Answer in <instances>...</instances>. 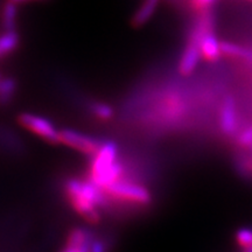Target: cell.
<instances>
[{
	"mask_svg": "<svg viewBox=\"0 0 252 252\" xmlns=\"http://www.w3.org/2000/svg\"><path fill=\"white\" fill-rule=\"evenodd\" d=\"M20 43V36L14 31H5L0 35V59L8 56L14 52Z\"/></svg>",
	"mask_w": 252,
	"mask_h": 252,
	"instance_id": "10",
	"label": "cell"
},
{
	"mask_svg": "<svg viewBox=\"0 0 252 252\" xmlns=\"http://www.w3.org/2000/svg\"><path fill=\"white\" fill-rule=\"evenodd\" d=\"M9 1L19 5V4H24V2H28V1H36V0H9Z\"/></svg>",
	"mask_w": 252,
	"mask_h": 252,
	"instance_id": "19",
	"label": "cell"
},
{
	"mask_svg": "<svg viewBox=\"0 0 252 252\" xmlns=\"http://www.w3.org/2000/svg\"><path fill=\"white\" fill-rule=\"evenodd\" d=\"M244 252H252V248H248V249H244Z\"/></svg>",
	"mask_w": 252,
	"mask_h": 252,
	"instance_id": "20",
	"label": "cell"
},
{
	"mask_svg": "<svg viewBox=\"0 0 252 252\" xmlns=\"http://www.w3.org/2000/svg\"><path fill=\"white\" fill-rule=\"evenodd\" d=\"M90 111L93 112L94 117L102 119V121H109V119L112 118L113 113H115L112 106L104 102H94L90 106Z\"/></svg>",
	"mask_w": 252,
	"mask_h": 252,
	"instance_id": "13",
	"label": "cell"
},
{
	"mask_svg": "<svg viewBox=\"0 0 252 252\" xmlns=\"http://www.w3.org/2000/svg\"><path fill=\"white\" fill-rule=\"evenodd\" d=\"M17 91V82L13 78H0V103H8Z\"/></svg>",
	"mask_w": 252,
	"mask_h": 252,
	"instance_id": "12",
	"label": "cell"
},
{
	"mask_svg": "<svg viewBox=\"0 0 252 252\" xmlns=\"http://www.w3.org/2000/svg\"><path fill=\"white\" fill-rule=\"evenodd\" d=\"M118 151L115 141H102L97 152L91 156L88 179L104 190L124 175V166L118 160Z\"/></svg>",
	"mask_w": 252,
	"mask_h": 252,
	"instance_id": "1",
	"label": "cell"
},
{
	"mask_svg": "<svg viewBox=\"0 0 252 252\" xmlns=\"http://www.w3.org/2000/svg\"><path fill=\"white\" fill-rule=\"evenodd\" d=\"M19 124L26 130L31 131L41 139L48 141L50 144L60 143V130L49 121L48 118L42 116L34 115V113L25 112L19 116Z\"/></svg>",
	"mask_w": 252,
	"mask_h": 252,
	"instance_id": "3",
	"label": "cell"
},
{
	"mask_svg": "<svg viewBox=\"0 0 252 252\" xmlns=\"http://www.w3.org/2000/svg\"><path fill=\"white\" fill-rule=\"evenodd\" d=\"M236 242L243 249L252 248V229L241 228L236 231Z\"/></svg>",
	"mask_w": 252,
	"mask_h": 252,
	"instance_id": "14",
	"label": "cell"
},
{
	"mask_svg": "<svg viewBox=\"0 0 252 252\" xmlns=\"http://www.w3.org/2000/svg\"><path fill=\"white\" fill-rule=\"evenodd\" d=\"M89 252H109V247L103 239L94 238L93 243L90 245Z\"/></svg>",
	"mask_w": 252,
	"mask_h": 252,
	"instance_id": "18",
	"label": "cell"
},
{
	"mask_svg": "<svg viewBox=\"0 0 252 252\" xmlns=\"http://www.w3.org/2000/svg\"><path fill=\"white\" fill-rule=\"evenodd\" d=\"M215 1L216 0H188V5L193 11L201 13V12L212 8Z\"/></svg>",
	"mask_w": 252,
	"mask_h": 252,
	"instance_id": "16",
	"label": "cell"
},
{
	"mask_svg": "<svg viewBox=\"0 0 252 252\" xmlns=\"http://www.w3.org/2000/svg\"><path fill=\"white\" fill-rule=\"evenodd\" d=\"M220 50L223 56L252 63V47L242 46L228 40H220Z\"/></svg>",
	"mask_w": 252,
	"mask_h": 252,
	"instance_id": "8",
	"label": "cell"
},
{
	"mask_svg": "<svg viewBox=\"0 0 252 252\" xmlns=\"http://www.w3.org/2000/svg\"><path fill=\"white\" fill-rule=\"evenodd\" d=\"M159 1L160 0H144L139 9L133 15L132 25L134 27H140L146 24L153 17L154 12H156L158 5H159Z\"/></svg>",
	"mask_w": 252,
	"mask_h": 252,
	"instance_id": "9",
	"label": "cell"
},
{
	"mask_svg": "<svg viewBox=\"0 0 252 252\" xmlns=\"http://www.w3.org/2000/svg\"><path fill=\"white\" fill-rule=\"evenodd\" d=\"M93 243V242H91ZM90 245H78V244H72V243H68L65 242L64 248L62 249L60 252H89Z\"/></svg>",
	"mask_w": 252,
	"mask_h": 252,
	"instance_id": "17",
	"label": "cell"
},
{
	"mask_svg": "<svg viewBox=\"0 0 252 252\" xmlns=\"http://www.w3.org/2000/svg\"><path fill=\"white\" fill-rule=\"evenodd\" d=\"M198 46H200L201 56L204 61L214 63L220 61L223 56L222 50H220V40L217 37L215 26L207 27L202 32Z\"/></svg>",
	"mask_w": 252,
	"mask_h": 252,
	"instance_id": "6",
	"label": "cell"
},
{
	"mask_svg": "<svg viewBox=\"0 0 252 252\" xmlns=\"http://www.w3.org/2000/svg\"><path fill=\"white\" fill-rule=\"evenodd\" d=\"M236 141L241 147H248L249 149L252 145V125L239 131L238 134L236 135Z\"/></svg>",
	"mask_w": 252,
	"mask_h": 252,
	"instance_id": "15",
	"label": "cell"
},
{
	"mask_svg": "<svg viewBox=\"0 0 252 252\" xmlns=\"http://www.w3.org/2000/svg\"><path fill=\"white\" fill-rule=\"evenodd\" d=\"M105 191L108 196L128 203L149 204L152 201V194L149 188L139 182L127 180L125 178L113 182L105 189Z\"/></svg>",
	"mask_w": 252,
	"mask_h": 252,
	"instance_id": "2",
	"label": "cell"
},
{
	"mask_svg": "<svg viewBox=\"0 0 252 252\" xmlns=\"http://www.w3.org/2000/svg\"><path fill=\"white\" fill-rule=\"evenodd\" d=\"M68 201L71 204V207L74 208L75 212L89 223L96 224V223H98L100 220V217L102 216H100L99 207L97 204L93 203L91 201L87 200V198L80 196L68 197Z\"/></svg>",
	"mask_w": 252,
	"mask_h": 252,
	"instance_id": "7",
	"label": "cell"
},
{
	"mask_svg": "<svg viewBox=\"0 0 252 252\" xmlns=\"http://www.w3.org/2000/svg\"><path fill=\"white\" fill-rule=\"evenodd\" d=\"M219 126L226 137H236L241 128L237 102L232 94H226L223 98L219 112Z\"/></svg>",
	"mask_w": 252,
	"mask_h": 252,
	"instance_id": "4",
	"label": "cell"
},
{
	"mask_svg": "<svg viewBox=\"0 0 252 252\" xmlns=\"http://www.w3.org/2000/svg\"><path fill=\"white\" fill-rule=\"evenodd\" d=\"M60 143L87 156H93L99 149L102 141L83 132L72 128H63L60 130Z\"/></svg>",
	"mask_w": 252,
	"mask_h": 252,
	"instance_id": "5",
	"label": "cell"
},
{
	"mask_svg": "<svg viewBox=\"0 0 252 252\" xmlns=\"http://www.w3.org/2000/svg\"><path fill=\"white\" fill-rule=\"evenodd\" d=\"M18 18V5L7 0L2 7L1 24L5 31H14Z\"/></svg>",
	"mask_w": 252,
	"mask_h": 252,
	"instance_id": "11",
	"label": "cell"
}]
</instances>
